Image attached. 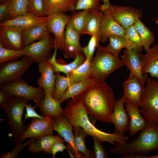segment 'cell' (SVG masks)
<instances>
[{"instance_id": "41", "label": "cell", "mask_w": 158, "mask_h": 158, "mask_svg": "<svg viewBox=\"0 0 158 158\" xmlns=\"http://www.w3.org/2000/svg\"><path fill=\"white\" fill-rule=\"evenodd\" d=\"M100 42L99 37L95 36H92L91 37L87 45L82 47V51L86 59H89L92 62L95 51Z\"/></svg>"}, {"instance_id": "7", "label": "cell", "mask_w": 158, "mask_h": 158, "mask_svg": "<svg viewBox=\"0 0 158 158\" xmlns=\"http://www.w3.org/2000/svg\"><path fill=\"white\" fill-rule=\"evenodd\" d=\"M100 5V11L109 13L125 29L133 25L142 17V11L140 9L130 6L112 5L109 0H104Z\"/></svg>"}, {"instance_id": "23", "label": "cell", "mask_w": 158, "mask_h": 158, "mask_svg": "<svg viewBox=\"0 0 158 158\" xmlns=\"http://www.w3.org/2000/svg\"><path fill=\"white\" fill-rule=\"evenodd\" d=\"M78 0H43L46 16L75 11Z\"/></svg>"}, {"instance_id": "43", "label": "cell", "mask_w": 158, "mask_h": 158, "mask_svg": "<svg viewBox=\"0 0 158 158\" xmlns=\"http://www.w3.org/2000/svg\"><path fill=\"white\" fill-rule=\"evenodd\" d=\"M36 139L34 138H30L28 141L23 143L16 144L15 147L12 150L2 153L0 158H16L21 151L27 145Z\"/></svg>"}, {"instance_id": "21", "label": "cell", "mask_w": 158, "mask_h": 158, "mask_svg": "<svg viewBox=\"0 0 158 158\" xmlns=\"http://www.w3.org/2000/svg\"><path fill=\"white\" fill-rule=\"evenodd\" d=\"M80 35L71 27L67 25L65 33V39L63 50L66 58L75 59L78 54L82 53L80 44Z\"/></svg>"}, {"instance_id": "28", "label": "cell", "mask_w": 158, "mask_h": 158, "mask_svg": "<svg viewBox=\"0 0 158 158\" xmlns=\"http://www.w3.org/2000/svg\"><path fill=\"white\" fill-rule=\"evenodd\" d=\"M60 100L54 99L51 95H45L40 107L41 115L54 118L58 117L62 115L63 112Z\"/></svg>"}, {"instance_id": "48", "label": "cell", "mask_w": 158, "mask_h": 158, "mask_svg": "<svg viewBox=\"0 0 158 158\" xmlns=\"http://www.w3.org/2000/svg\"><path fill=\"white\" fill-rule=\"evenodd\" d=\"M10 97L8 94L0 88V107L4 109L9 102Z\"/></svg>"}, {"instance_id": "47", "label": "cell", "mask_w": 158, "mask_h": 158, "mask_svg": "<svg viewBox=\"0 0 158 158\" xmlns=\"http://www.w3.org/2000/svg\"><path fill=\"white\" fill-rule=\"evenodd\" d=\"M66 146L64 143L57 142L54 143L51 147L49 150V154L52 155V158H55L56 154L59 152H63V151L66 149Z\"/></svg>"}, {"instance_id": "30", "label": "cell", "mask_w": 158, "mask_h": 158, "mask_svg": "<svg viewBox=\"0 0 158 158\" xmlns=\"http://www.w3.org/2000/svg\"><path fill=\"white\" fill-rule=\"evenodd\" d=\"M102 13L101 11L88 10L83 34H88L91 37L95 36L99 39V31Z\"/></svg>"}, {"instance_id": "37", "label": "cell", "mask_w": 158, "mask_h": 158, "mask_svg": "<svg viewBox=\"0 0 158 158\" xmlns=\"http://www.w3.org/2000/svg\"><path fill=\"white\" fill-rule=\"evenodd\" d=\"M88 10L78 11L71 16L67 24L80 35L83 34Z\"/></svg>"}, {"instance_id": "8", "label": "cell", "mask_w": 158, "mask_h": 158, "mask_svg": "<svg viewBox=\"0 0 158 158\" xmlns=\"http://www.w3.org/2000/svg\"><path fill=\"white\" fill-rule=\"evenodd\" d=\"M10 97H16L33 100L36 107H40L45 95L40 87H35L20 79L13 83L0 86Z\"/></svg>"}, {"instance_id": "45", "label": "cell", "mask_w": 158, "mask_h": 158, "mask_svg": "<svg viewBox=\"0 0 158 158\" xmlns=\"http://www.w3.org/2000/svg\"><path fill=\"white\" fill-rule=\"evenodd\" d=\"M36 107L35 105L32 106L30 104L28 103L25 105V108L26 113L24 116V121H25L27 119L30 118H37L40 119H44L45 117L37 114L36 112L35 108Z\"/></svg>"}, {"instance_id": "27", "label": "cell", "mask_w": 158, "mask_h": 158, "mask_svg": "<svg viewBox=\"0 0 158 158\" xmlns=\"http://www.w3.org/2000/svg\"><path fill=\"white\" fill-rule=\"evenodd\" d=\"M51 58L48 61L52 65L54 72H62L66 76H69L70 72L75 69L83 63L86 60V58L82 53L78 54L74 60L68 64L61 63L58 62L56 59V56L57 49L55 47Z\"/></svg>"}, {"instance_id": "50", "label": "cell", "mask_w": 158, "mask_h": 158, "mask_svg": "<svg viewBox=\"0 0 158 158\" xmlns=\"http://www.w3.org/2000/svg\"><path fill=\"white\" fill-rule=\"evenodd\" d=\"M156 22L157 25H158V17H157V19L156 20Z\"/></svg>"}, {"instance_id": "14", "label": "cell", "mask_w": 158, "mask_h": 158, "mask_svg": "<svg viewBox=\"0 0 158 158\" xmlns=\"http://www.w3.org/2000/svg\"><path fill=\"white\" fill-rule=\"evenodd\" d=\"M142 55L136 51L125 49L120 57L130 73L135 76L145 86L147 78V74H143Z\"/></svg>"}, {"instance_id": "6", "label": "cell", "mask_w": 158, "mask_h": 158, "mask_svg": "<svg viewBox=\"0 0 158 158\" xmlns=\"http://www.w3.org/2000/svg\"><path fill=\"white\" fill-rule=\"evenodd\" d=\"M28 101L18 97H10L9 102L4 109L8 120L10 131L16 144L18 143L27 127L23 124V117L25 105Z\"/></svg>"}, {"instance_id": "9", "label": "cell", "mask_w": 158, "mask_h": 158, "mask_svg": "<svg viewBox=\"0 0 158 158\" xmlns=\"http://www.w3.org/2000/svg\"><path fill=\"white\" fill-rule=\"evenodd\" d=\"M34 60L26 56L19 60L8 61L0 64V86L7 84L21 79L31 66Z\"/></svg>"}, {"instance_id": "36", "label": "cell", "mask_w": 158, "mask_h": 158, "mask_svg": "<svg viewBox=\"0 0 158 158\" xmlns=\"http://www.w3.org/2000/svg\"><path fill=\"white\" fill-rule=\"evenodd\" d=\"M108 39L109 44L107 47H104V48L115 56L118 57L121 50L123 48H127V41L124 36L111 35L109 36Z\"/></svg>"}, {"instance_id": "29", "label": "cell", "mask_w": 158, "mask_h": 158, "mask_svg": "<svg viewBox=\"0 0 158 158\" xmlns=\"http://www.w3.org/2000/svg\"><path fill=\"white\" fill-rule=\"evenodd\" d=\"M74 142L75 148L80 154L85 158H95L94 152L90 151L85 144V140L88 135L86 132L80 127H73Z\"/></svg>"}, {"instance_id": "20", "label": "cell", "mask_w": 158, "mask_h": 158, "mask_svg": "<svg viewBox=\"0 0 158 158\" xmlns=\"http://www.w3.org/2000/svg\"><path fill=\"white\" fill-rule=\"evenodd\" d=\"M73 126L62 115L54 118L53 129L68 143L73 150L75 158H84L76 150L74 144Z\"/></svg>"}, {"instance_id": "17", "label": "cell", "mask_w": 158, "mask_h": 158, "mask_svg": "<svg viewBox=\"0 0 158 158\" xmlns=\"http://www.w3.org/2000/svg\"><path fill=\"white\" fill-rule=\"evenodd\" d=\"M125 101L123 96L115 101L114 107L112 123L115 126L114 133L118 134H124L128 129L130 118L124 108Z\"/></svg>"}, {"instance_id": "25", "label": "cell", "mask_w": 158, "mask_h": 158, "mask_svg": "<svg viewBox=\"0 0 158 158\" xmlns=\"http://www.w3.org/2000/svg\"><path fill=\"white\" fill-rule=\"evenodd\" d=\"M48 17V16L44 17H38L28 13L3 21L0 23V26H13L23 30L38 24L47 22Z\"/></svg>"}, {"instance_id": "1", "label": "cell", "mask_w": 158, "mask_h": 158, "mask_svg": "<svg viewBox=\"0 0 158 158\" xmlns=\"http://www.w3.org/2000/svg\"><path fill=\"white\" fill-rule=\"evenodd\" d=\"M87 114L106 123H112L115 102L112 89L105 82L95 83L80 96Z\"/></svg>"}, {"instance_id": "24", "label": "cell", "mask_w": 158, "mask_h": 158, "mask_svg": "<svg viewBox=\"0 0 158 158\" xmlns=\"http://www.w3.org/2000/svg\"><path fill=\"white\" fill-rule=\"evenodd\" d=\"M47 22L26 28L23 31L22 38L24 47L35 41H40L50 35Z\"/></svg>"}, {"instance_id": "38", "label": "cell", "mask_w": 158, "mask_h": 158, "mask_svg": "<svg viewBox=\"0 0 158 158\" xmlns=\"http://www.w3.org/2000/svg\"><path fill=\"white\" fill-rule=\"evenodd\" d=\"M29 0H11L8 6V19L28 14V6Z\"/></svg>"}, {"instance_id": "26", "label": "cell", "mask_w": 158, "mask_h": 158, "mask_svg": "<svg viewBox=\"0 0 158 158\" xmlns=\"http://www.w3.org/2000/svg\"><path fill=\"white\" fill-rule=\"evenodd\" d=\"M64 141L59 134L56 135H47L30 143L28 145L27 150L32 154L43 151L49 154V150L54 143L57 142L64 143Z\"/></svg>"}, {"instance_id": "49", "label": "cell", "mask_w": 158, "mask_h": 158, "mask_svg": "<svg viewBox=\"0 0 158 158\" xmlns=\"http://www.w3.org/2000/svg\"><path fill=\"white\" fill-rule=\"evenodd\" d=\"M7 0H0V3L2 4L4 3Z\"/></svg>"}, {"instance_id": "2", "label": "cell", "mask_w": 158, "mask_h": 158, "mask_svg": "<svg viewBox=\"0 0 158 158\" xmlns=\"http://www.w3.org/2000/svg\"><path fill=\"white\" fill-rule=\"evenodd\" d=\"M62 115L73 127H81L88 135L97 138L102 143L107 142L114 145L116 142H127L128 139L124 134L107 133L96 128L89 119L80 96L68 101Z\"/></svg>"}, {"instance_id": "42", "label": "cell", "mask_w": 158, "mask_h": 158, "mask_svg": "<svg viewBox=\"0 0 158 158\" xmlns=\"http://www.w3.org/2000/svg\"><path fill=\"white\" fill-rule=\"evenodd\" d=\"M101 0H78L75 11L93 10L100 11Z\"/></svg>"}, {"instance_id": "18", "label": "cell", "mask_w": 158, "mask_h": 158, "mask_svg": "<svg viewBox=\"0 0 158 158\" xmlns=\"http://www.w3.org/2000/svg\"><path fill=\"white\" fill-rule=\"evenodd\" d=\"M124 106L130 118L128 131L131 135L144 129L147 122L141 115L138 104L125 100Z\"/></svg>"}, {"instance_id": "35", "label": "cell", "mask_w": 158, "mask_h": 158, "mask_svg": "<svg viewBox=\"0 0 158 158\" xmlns=\"http://www.w3.org/2000/svg\"><path fill=\"white\" fill-rule=\"evenodd\" d=\"M55 74L56 78L52 96L54 99L60 100L71 84V78L69 76L61 75L59 72Z\"/></svg>"}, {"instance_id": "33", "label": "cell", "mask_w": 158, "mask_h": 158, "mask_svg": "<svg viewBox=\"0 0 158 158\" xmlns=\"http://www.w3.org/2000/svg\"><path fill=\"white\" fill-rule=\"evenodd\" d=\"M92 61L89 59L70 73L71 84L82 81L88 78L91 71Z\"/></svg>"}, {"instance_id": "15", "label": "cell", "mask_w": 158, "mask_h": 158, "mask_svg": "<svg viewBox=\"0 0 158 158\" xmlns=\"http://www.w3.org/2000/svg\"><path fill=\"white\" fill-rule=\"evenodd\" d=\"M125 29L109 13L103 12L100 20L99 36L100 42L107 41L109 36H125Z\"/></svg>"}, {"instance_id": "46", "label": "cell", "mask_w": 158, "mask_h": 158, "mask_svg": "<svg viewBox=\"0 0 158 158\" xmlns=\"http://www.w3.org/2000/svg\"><path fill=\"white\" fill-rule=\"evenodd\" d=\"M11 0H7L0 5V20L4 21L8 19V6Z\"/></svg>"}, {"instance_id": "22", "label": "cell", "mask_w": 158, "mask_h": 158, "mask_svg": "<svg viewBox=\"0 0 158 158\" xmlns=\"http://www.w3.org/2000/svg\"><path fill=\"white\" fill-rule=\"evenodd\" d=\"M141 59L143 74L149 73L152 78L158 79V43L151 47L145 54L142 55Z\"/></svg>"}, {"instance_id": "12", "label": "cell", "mask_w": 158, "mask_h": 158, "mask_svg": "<svg viewBox=\"0 0 158 158\" xmlns=\"http://www.w3.org/2000/svg\"><path fill=\"white\" fill-rule=\"evenodd\" d=\"M47 28L50 33H53L55 39V47L63 51L65 39V29L71 17L64 13L48 16Z\"/></svg>"}, {"instance_id": "3", "label": "cell", "mask_w": 158, "mask_h": 158, "mask_svg": "<svg viewBox=\"0 0 158 158\" xmlns=\"http://www.w3.org/2000/svg\"><path fill=\"white\" fill-rule=\"evenodd\" d=\"M114 145L116 147L110 149L111 152L123 155H142L156 151L158 150V124L147 122L146 127L132 142H116Z\"/></svg>"}, {"instance_id": "5", "label": "cell", "mask_w": 158, "mask_h": 158, "mask_svg": "<svg viewBox=\"0 0 158 158\" xmlns=\"http://www.w3.org/2000/svg\"><path fill=\"white\" fill-rule=\"evenodd\" d=\"M139 104L140 113L147 121L158 124V80L149 77Z\"/></svg>"}, {"instance_id": "39", "label": "cell", "mask_w": 158, "mask_h": 158, "mask_svg": "<svg viewBox=\"0 0 158 158\" xmlns=\"http://www.w3.org/2000/svg\"><path fill=\"white\" fill-rule=\"evenodd\" d=\"M24 55L23 49H10L4 47L0 43V63L16 60Z\"/></svg>"}, {"instance_id": "13", "label": "cell", "mask_w": 158, "mask_h": 158, "mask_svg": "<svg viewBox=\"0 0 158 158\" xmlns=\"http://www.w3.org/2000/svg\"><path fill=\"white\" fill-rule=\"evenodd\" d=\"M23 30L14 27L0 26V43L7 49H23L24 47L22 38Z\"/></svg>"}, {"instance_id": "34", "label": "cell", "mask_w": 158, "mask_h": 158, "mask_svg": "<svg viewBox=\"0 0 158 158\" xmlns=\"http://www.w3.org/2000/svg\"><path fill=\"white\" fill-rule=\"evenodd\" d=\"M124 37L127 44L126 49L138 53L142 50L143 47L140 37L134 25L125 29Z\"/></svg>"}, {"instance_id": "31", "label": "cell", "mask_w": 158, "mask_h": 158, "mask_svg": "<svg viewBox=\"0 0 158 158\" xmlns=\"http://www.w3.org/2000/svg\"><path fill=\"white\" fill-rule=\"evenodd\" d=\"M95 83V82L94 80L88 78L82 81L71 84L60 100L61 104L68 99L80 96L86 89Z\"/></svg>"}, {"instance_id": "44", "label": "cell", "mask_w": 158, "mask_h": 158, "mask_svg": "<svg viewBox=\"0 0 158 158\" xmlns=\"http://www.w3.org/2000/svg\"><path fill=\"white\" fill-rule=\"evenodd\" d=\"M94 143V150L95 158H106L107 154L101 142L97 138L93 137Z\"/></svg>"}, {"instance_id": "19", "label": "cell", "mask_w": 158, "mask_h": 158, "mask_svg": "<svg viewBox=\"0 0 158 158\" xmlns=\"http://www.w3.org/2000/svg\"><path fill=\"white\" fill-rule=\"evenodd\" d=\"M123 95L125 100L139 105L143 94L145 86L135 75L130 73L128 78L123 83Z\"/></svg>"}, {"instance_id": "51", "label": "cell", "mask_w": 158, "mask_h": 158, "mask_svg": "<svg viewBox=\"0 0 158 158\" xmlns=\"http://www.w3.org/2000/svg\"><path fill=\"white\" fill-rule=\"evenodd\" d=\"M157 17H158V16H157Z\"/></svg>"}, {"instance_id": "11", "label": "cell", "mask_w": 158, "mask_h": 158, "mask_svg": "<svg viewBox=\"0 0 158 158\" xmlns=\"http://www.w3.org/2000/svg\"><path fill=\"white\" fill-rule=\"evenodd\" d=\"M54 120V118L50 116L46 117L44 119L31 118L30 123L27 126L18 143H22L28 138L37 140L47 135H53Z\"/></svg>"}, {"instance_id": "32", "label": "cell", "mask_w": 158, "mask_h": 158, "mask_svg": "<svg viewBox=\"0 0 158 158\" xmlns=\"http://www.w3.org/2000/svg\"><path fill=\"white\" fill-rule=\"evenodd\" d=\"M134 25L139 35L143 47L146 51L150 49L151 44L155 42L154 35L140 19Z\"/></svg>"}, {"instance_id": "40", "label": "cell", "mask_w": 158, "mask_h": 158, "mask_svg": "<svg viewBox=\"0 0 158 158\" xmlns=\"http://www.w3.org/2000/svg\"><path fill=\"white\" fill-rule=\"evenodd\" d=\"M28 13L39 17H46L43 0H29L28 6Z\"/></svg>"}, {"instance_id": "4", "label": "cell", "mask_w": 158, "mask_h": 158, "mask_svg": "<svg viewBox=\"0 0 158 158\" xmlns=\"http://www.w3.org/2000/svg\"><path fill=\"white\" fill-rule=\"evenodd\" d=\"M122 60L107 51L99 44L97 48L95 56L91 62V71L89 78L95 83L105 82L111 73L125 66Z\"/></svg>"}, {"instance_id": "10", "label": "cell", "mask_w": 158, "mask_h": 158, "mask_svg": "<svg viewBox=\"0 0 158 158\" xmlns=\"http://www.w3.org/2000/svg\"><path fill=\"white\" fill-rule=\"evenodd\" d=\"M55 39L50 34L38 41L33 42L23 49L24 55L28 56L36 62L49 60L53 56L51 50L55 47Z\"/></svg>"}, {"instance_id": "16", "label": "cell", "mask_w": 158, "mask_h": 158, "mask_svg": "<svg viewBox=\"0 0 158 158\" xmlns=\"http://www.w3.org/2000/svg\"><path fill=\"white\" fill-rule=\"evenodd\" d=\"M38 63L39 70L41 76L38 80L37 84L43 90L45 95H52L56 78L52 65L48 60L43 61Z\"/></svg>"}]
</instances>
